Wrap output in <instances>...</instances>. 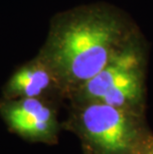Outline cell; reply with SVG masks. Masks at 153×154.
<instances>
[{"label":"cell","instance_id":"5b68a950","mask_svg":"<svg viewBox=\"0 0 153 154\" xmlns=\"http://www.w3.org/2000/svg\"><path fill=\"white\" fill-rule=\"evenodd\" d=\"M137 154H153V136L148 140V142L142 147Z\"/></svg>","mask_w":153,"mask_h":154},{"label":"cell","instance_id":"8992f818","mask_svg":"<svg viewBox=\"0 0 153 154\" xmlns=\"http://www.w3.org/2000/svg\"><path fill=\"white\" fill-rule=\"evenodd\" d=\"M84 154H90L89 152H87V151H84Z\"/></svg>","mask_w":153,"mask_h":154},{"label":"cell","instance_id":"6da1fadb","mask_svg":"<svg viewBox=\"0 0 153 154\" xmlns=\"http://www.w3.org/2000/svg\"><path fill=\"white\" fill-rule=\"evenodd\" d=\"M141 33L121 8L107 2L90 3L55 14L38 55L70 99Z\"/></svg>","mask_w":153,"mask_h":154},{"label":"cell","instance_id":"277c9868","mask_svg":"<svg viewBox=\"0 0 153 154\" xmlns=\"http://www.w3.org/2000/svg\"><path fill=\"white\" fill-rule=\"evenodd\" d=\"M3 94L9 100L39 97L54 100L65 97L56 75L39 55L16 69L3 88Z\"/></svg>","mask_w":153,"mask_h":154},{"label":"cell","instance_id":"3957f363","mask_svg":"<svg viewBox=\"0 0 153 154\" xmlns=\"http://www.w3.org/2000/svg\"><path fill=\"white\" fill-rule=\"evenodd\" d=\"M0 113L12 131L32 141L57 142L60 130L54 100L39 97L5 99Z\"/></svg>","mask_w":153,"mask_h":154},{"label":"cell","instance_id":"7a4b0ae2","mask_svg":"<svg viewBox=\"0 0 153 154\" xmlns=\"http://www.w3.org/2000/svg\"><path fill=\"white\" fill-rule=\"evenodd\" d=\"M64 125L80 137L90 154H137L153 136L145 112L102 101L72 103Z\"/></svg>","mask_w":153,"mask_h":154}]
</instances>
